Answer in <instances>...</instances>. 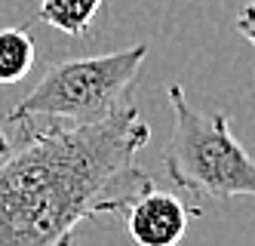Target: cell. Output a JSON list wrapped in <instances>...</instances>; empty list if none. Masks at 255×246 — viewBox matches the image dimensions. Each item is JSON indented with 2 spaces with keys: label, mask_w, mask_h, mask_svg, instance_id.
Masks as SVG:
<instances>
[{
  "label": "cell",
  "mask_w": 255,
  "mask_h": 246,
  "mask_svg": "<svg viewBox=\"0 0 255 246\" xmlns=\"http://www.w3.org/2000/svg\"><path fill=\"white\" fill-rule=\"evenodd\" d=\"M148 139L135 105L96 123L0 120V246H74L83 222L123 216L154 188L135 163Z\"/></svg>",
  "instance_id": "6da1fadb"
},
{
  "label": "cell",
  "mask_w": 255,
  "mask_h": 246,
  "mask_svg": "<svg viewBox=\"0 0 255 246\" xmlns=\"http://www.w3.org/2000/svg\"><path fill=\"white\" fill-rule=\"evenodd\" d=\"M148 46L135 43L117 52L65 59L43 71L28 96L9 108L3 120L19 117H52L68 123H96L132 108L135 83Z\"/></svg>",
  "instance_id": "7a4b0ae2"
},
{
  "label": "cell",
  "mask_w": 255,
  "mask_h": 246,
  "mask_svg": "<svg viewBox=\"0 0 255 246\" xmlns=\"http://www.w3.org/2000/svg\"><path fill=\"white\" fill-rule=\"evenodd\" d=\"M166 96L175 123L163 148V166L172 185L212 200L255 197V157L234 139L228 117L197 111L178 83Z\"/></svg>",
  "instance_id": "3957f363"
},
{
  "label": "cell",
  "mask_w": 255,
  "mask_h": 246,
  "mask_svg": "<svg viewBox=\"0 0 255 246\" xmlns=\"http://www.w3.org/2000/svg\"><path fill=\"white\" fill-rule=\"evenodd\" d=\"M123 216L129 237L138 246H175L185 237L188 222L200 216V210H188L178 197L148 188L129 203V210Z\"/></svg>",
  "instance_id": "277c9868"
},
{
  "label": "cell",
  "mask_w": 255,
  "mask_h": 246,
  "mask_svg": "<svg viewBox=\"0 0 255 246\" xmlns=\"http://www.w3.org/2000/svg\"><path fill=\"white\" fill-rule=\"evenodd\" d=\"M105 0H40V18L71 37H83Z\"/></svg>",
  "instance_id": "5b68a950"
},
{
  "label": "cell",
  "mask_w": 255,
  "mask_h": 246,
  "mask_svg": "<svg viewBox=\"0 0 255 246\" xmlns=\"http://www.w3.org/2000/svg\"><path fill=\"white\" fill-rule=\"evenodd\" d=\"M34 37L28 28H3L0 31V83H19L34 65Z\"/></svg>",
  "instance_id": "8992f818"
},
{
  "label": "cell",
  "mask_w": 255,
  "mask_h": 246,
  "mask_svg": "<svg viewBox=\"0 0 255 246\" xmlns=\"http://www.w3.org/2000/svg\"><path fill=\"white\" fill-rule=\"evenodd\" d=\"M237 31H240L246 40L255 46V0L240 9V15H237Z\"/></svg>",
  "instance_id": "52a82bcc"
}]
</instances>
